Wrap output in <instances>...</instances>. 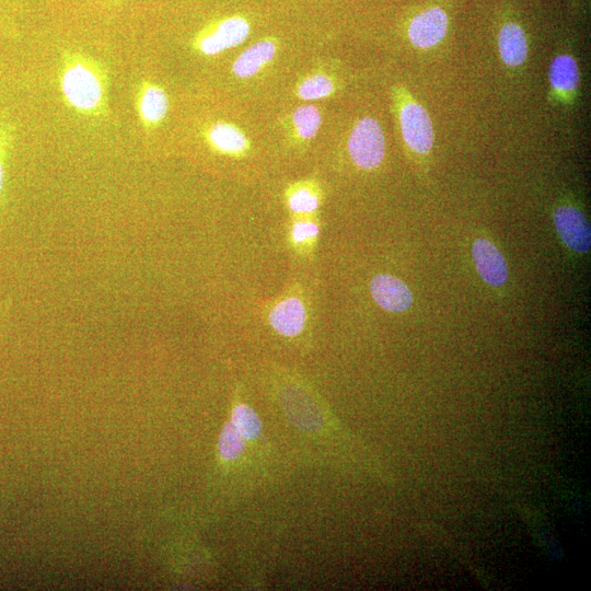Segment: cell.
Returning a JSON list of instances; mask_svg holds the SVG:
<instances>
[{"label":"cell","mask_w":591,"mask_h":591,"mask_svg":"<svg viewBox=\"0 0 591 591\" xmlns=\"http://www.w3.org/2000/svg\"><path fill=\"white\" fill-rule=\"evenodd\" d=\"M16 127L10 119H0V200L3 194L9 161L14 148Z\"/></svg>","instance_id":"obj_18"},{"label":"cell","mask_w":591,"mask_h":591,"mask_svg":"<svg viewBox=\"0 0 591 591\" xmlns=\"http://www.w3.org/2000/svg\"><path fill=\"white\" fill-rule=\"evenodd\" d=\"M554 224L561 241L572 251L586 253L591 246V231L584 215L576 207L563 205L554 211Z\"/></svg>","instance_id":"obj_7"},{"label":"cell","mask_w":591,"mask_h":591,"mask_svg":"<svg viewBox=\"0 0 591 591\" xmlns=\"http://www.w3.org/2000/svg\"><path fill=\"white\" fill-rule=\"evenodd\" d=\"M289 208L294 212L309 213L317 209L318 198L308 188H298L288 200Z\"/></svg>","instance_id":"obj_20"},{"label":"cell","mask_w":591,"mask_h":591,"mask_svg":"<svg viewBox=\"0 0 591 591\" xmlns=\"http://www.w3.org/2000/svg\"><path fill=\"white\" fill-rule=\"evenodd\" d=\"M305 309L296 297L279 302L269 313L271 327L280 335L293 337L301 333L305 324Z\"/></svg>","instance_id":"obj_12"},{"label":"cell","mask_w":591,"mask_h":591,"mask_svg":"<svg viewBox=\"0 0 591 591\" xmlns=\"http://www.w3.org/2000/svg\"><path fill=\"white\" fill-rule=\"evenodd\" d=\"M231 421L246 440H254L262 432V421L256 412L246 404L235 405L231 413Z\"/></svg>","instance_id":"obj_17"},{"label":"cell","mask_w":591,"mask_h":591,"mask_svg":"<svg viewBox=\"0 0 591 591\" xmlns=\"http://www.w3.org/2000/svg\"><path fill=\"white\" fill-rule=\"evenodd\" d=\"M370 292L376 304L389 312H404L413 303L408 287L398 278L387 274H380L372 278Z\"/></svg>","instance_id":"obj_8"},{"label":"cell","mask_w":591,"mask_h":591,"mask_svg":"<svg viewBox=\"0 0 591 591\" xmlns=\"http://www.w3.org/2000/svg\"><path fill=\"white\" fill-rule=\"evenodd\" d=\"M251 26L241 15L227 16L204 26L193 38V48L204 56H215L243 43Z\"/></svg>","instance_id":"obj_3"},{"label":"cell","mask_w":591,"mask_h":591,"mask_svg":"<svg viewBox=\"0 0 591 591\" xmlns=\"http://www.w3.org/2000/svg\"><path fill=\"white\" fill-rule=\"evenodd\" d=\"M58 83L65 105L74 114L97 120L109 116L108 69L100 60L79 50L63 49Z\"/></svg>","instance_id":"obj_1"},{"label":"cell","mask_w":591,"mask_h":591,"mask_svg":"<svg viewBox=\"0 0 591 591\" xmlns=\"http://www.w3.org/2000/svg\"><path fill=\"white\" fill-rule=\"evenodd\" d=\"M552 92L559 100H571L576 96L580 83L579 66L567 53L554 57L548 72Z\"/></svg>","instance_id":"obj_10"},{"label":"cell","mask_w":591,"mask_h":591,"mask_svg":"<svg viewBox=\"0 0 591 591\" xmlns=\"http://www.w3.org/2000/svg\"><path fill=\"white\" fill-rule=\"evenodd\" d=\"M107 1H117V0H107Z\"/></svg>","instance_id":"obj_23"},{"label":"cell","mask_w":591,"mask_h":591,"mask_svg":"<svg viewBox=\"0 0 591 591\" xmlns=\"http://www.w3.org/2000/svg\"><path fill=\"white\" fill-rule=\"evenodd\" d=\"M348 151L354 163L364 170L379 166L385 154V137L381 125L370 116L360 118L354 126Z\"/></svg>","instance_id":"obj_4"},{"label":"cell","mask_w":591,"mask_h":591,"mask_svg":"<svg viewBox=\"0 0 591 591\" xmlns=\"http://www.w3.org/2000/svg\"><path fill=\"white\" fill-rule=\"evenodd\" d=\"M334 92V82L325 74H312L305 78L297 89V94L304 101H316Z\"/></svg>","instance_id":"obj_19"},{"label":"cell","mask_w":591,"mask_h":591,"mask_svg":"<svg viewBox=\"0 0 591 591\" xmlns=\"http://www.w3.org/2000/svg\"><path fill=\"white\" fill-rule=\"evenodd\" d=\"M501 61L509 68L522 66L529 53L528 37L523 27L514 21L505 22L497 35Z\"/></svg>","instance_id":"obj_11"},{"label":"cell","mask_w":591,"mask_h":591,"mask_svg":"<svg viewBox=\"0 0 591 591\" xmlns=\"http://www.w3.org/2000/svg\"><path fill=\"white\" fill-rule=\"evenodd\" d=\"M449 24V14L443 8L428 7L409 20L407 37L414 47L429 49L444 39Z\"/></svg>","instance_id":"obj_5"},{"label":"cell","mask_w":591,"mask_h":591,"mask_svg":"<svg viewBox=\"0 0 591 591\" xmlns=\"http://www.w3.org/2000/svg\"><path fill=\"white\" fill-rule=\"evenodd\" d=\"M246 439L230 420L221 429L218 451L224 462L237 459L245 449Z\"/></svg>","instance_id":"obj_15"},{"label":"cell","mask_w":591,"mask_h":591,"mask_svg":"<svg viewBox=\"0 0 591 591\" xmlns=\"http://www.w3.org/2000/svg\"><path fill=\"white\" fill-rule=\"evenodd\" d=\"M318 234V227L309 221H300L294 223L292 228V236L296 242H303L315 237Z\"/></svg>","instance_id":"obj_21"},{"label":"cell","mask_w":591,"mask_h":591,"mask_svg":"<svg viewBox=\"0 0 591 591\" xmlns=\"http://www.w3.org/2000/svg\"><path fill=\"white\" fill-rule=\"evenodd\" d=\"M587 2V0H569V3L571 5L572 9H576V10H580L581 8L584 7V3Z\"/></svg>","instance_id":"obj_22"},{"label":"cell","mask_w":591,"mask_h":591,"mask_svg":"<svg viewBox=\"0 0 591 591\" xmlns=\"http://www.w3.org/2000/svg\"><path fill=\"white\" fill-rule=\"evenodd\" d=\"M472 255L484 281L494 287L502 286L508 278V267L502 254L488 240L479 237L473 243Z\"/></svg>","instance_id":"obj_9"},{"label":"cell","mask_w":591,"mask_h":591,"mask_svg":"<svg viewBox=\"0 0 591 591\" xmlns=\"http://www.w3.org/2000/svg\"><path fill=\"white\" fill-rule=\"evenodd\" d=\"M205 136L215 150L224 154H241L248 147L245 135L229 123L220 121L211 125Z\"/></svg>","instance_id":"obj_14"},{"label":"cell","mask_w":591,"mask_h":591,"mask_svg":"<svg viewBox=\"0 0 591 591\" xmlns=\"http://www.w3.org/2000/svg\"><path fill=\"white\" fill-rule=\"evenodd\" d=\"M292 124L300 138L310 140L317 134L322 116L315 106L302 105L292 113Z\"/></svg>","instance_id":"obj_16"},{"label":"cell","mask_w":591,"mask_h":591,"mask_svg":"<svg viewBox=\"0 0 591 591\" xmlns=\"http://www.w3.org/2000/svg\"><path fill=\"white\" fill-rule=\"evenodd\" d=\"M134 104L138 120L148 132L162 124L170 107L166 91L147 79L140 80L135 85Z\"/></svg>","instance_id":"obj_6"},{"label":"cell","mask_w":591,"mask_h":591,"mask_svg":"<svg viewBox=\"0 0 591 591\" xmlns=\"http://www.w3.org/2000/svg\"><path fill=\"white\" fill-rule=\"evenodd\" d=\"M277 51L273 39H262L246 48L233 62L232 72L242 79L255 76Z\"/></svg>","instance_id":"obj_13"},{"label":"cell","mask_w":591,"mask_h":591,"mask_svg":"<svg viewBox=\"0 0 591 591\" xmlns=\"http://www.w3.org/2000/svg\"><path fill=\"white\" fill-rule=\"evenodd\" d=\"M397 116L402 137L407 147L418 154L431 151L434 134L427 109L404 90H399Z\"/></svg>","instance_id":"obj_2"}]
</instances>
